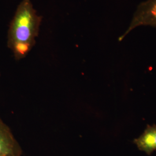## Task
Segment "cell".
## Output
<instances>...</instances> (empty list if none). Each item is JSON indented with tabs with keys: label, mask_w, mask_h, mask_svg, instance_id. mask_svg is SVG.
<instances>
[{
	"label": "cell",
	"mask_w": 156,
	"mask_h": 156,
	"mask_svg": "<svg viewBox=\"0 0 156 156\" xmlns=\"http://www.w3.org/2000/svg\"><path fill=\"white\" fill-rule=\"evenodd\" d=\"M42 20L30 0H23L17 6L7 39V46L17 61L26 57L35 45Z\"/></svg>",
	"instance_id": "6da1fadb"
},
{
	"label": "cell",
	"mask_w": 156,
	"mask_h": 156,
	"mask_svg": "<svg viewBox=\"0 0 156 156\" xmlns=\"http://www.w3.org/2000/svg\"><path fill=\"white\" fill-rule=\"evenodd\" d=\"M144 26L156 28V0H146L140 3L120 39H124L135 28Z\"/></svg>",
	"instance_id": "7a4b0ae2"
},
{
	"label": "cell",
	"mask_w": 156,
	"mask_h": 156,
	"mask_svg": "<svg viewBox=\"0 0 156 156\" xmlns=\"http://www.w3.org/2000/svg\"><path fill=\"white\" fill-rule=\"evenodd\" d=\"M22 153L11 129L0 119V156H22Z\"/></svg>",
	"instance_id": "3957f363"
},
{
	"label": "cell",
	"mask_w": 156,
	"mask_h": 156,
	"mask_svg": "<svg viewBox=\"0 0 156 156\" xmlns=\"http://www.w3.org/2000/svg\"><path fill=\"white\" fill-rule=\"evenodd\" d=\"M134 143L139 150L148 155L156 151V125H147L142 134L134 140Z\"/></svg>",
	"instance_id": "277c9868"
},
{
	"label": "cell",
	"mask_w": 156,
	"mask_h": 156,
	"mask_svg": "<svg viewBox=\"0 0 156 156\" xmlns=\"http://www.w3.org/2000/svg\"><path fill=\"white\" fill-rule=\"evenodd\" d=\"M0 76H1V73H0Z\"/></svg>",
	"instance_id": "5b68a950"
}]
</instances>
